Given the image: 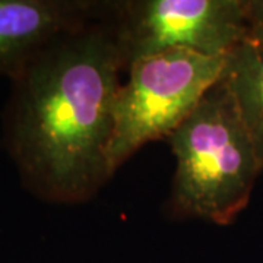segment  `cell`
Segmentation results:
<instances>
[{
	"mask_svg": "<svg viewBox=\"0 0 263 263\" xmlns=\"http://www.w3.org/2000/svg\"><path fill=\"white\" fill-rule=\"evenodd\" d=\"M167 141L176 158L173 212L216 226L234 222L249 205L263 165L222 78Z\"/></svg>",
	"mask_w": 263,
	"mask_h": 263,
	"instance_id": "obj_2",
	"label": "cell"
},
{
	"mask_svg": "<svg viewBox=\"0 0 263 263\" xmlns=\"http://www.w3.org/2000/svg\"><path fill=\"white\" fill-rule=\"evenodd\" d=\"M107 9L126 67L176 48L228 56L249 32L246 0H126Z\"/></svg>",
	"mask_w": 263,
	"mask_h": 263,
	"instance_id": "obj_4",
	"label": "cell"
},
{
	"mask_svg": "<svg viewBox=\"0 0 263 263\" xmlns=\"http://www.w3.org/2000/svg\"><path fill=\"white\" fill-rule=\"evenodd\" d=\"M249 29H263V0H246Z\"/></svg>",
	"mask_w": 263,
	"mask_h": 263,
	"instance_id": "obj_7",
	"label": "cell"
},
{
	"mask_svg": "<svg viewBox=\"0 0 263 263\" xmlns=\"http://www.w3.org/2000/svg\"><path fill=\"white\" fill-rule=\"evenodd\" d=\"M222 79L234 97L263 165V29H249L228 54Z\"/></svg>",
	"mask_w": 263,
	"mask_h": 263,
	"instance_id": "obj_6",
	"label": "cell"
},
{
	"mask_svg": "<svg viewBox=\"0 0 263 263\" xmlns=\"http://www.w3.org/2000/svg\"><path fill=\"white\" fill-rule=\"evenodd\" d=\"M228 56L176 48L127 66L129 79L114 100L111 174L148 142L167 139L221 81Z\"/></svg>",
	"mask_w": 263,
	"mask_h": 263,
	"instance_id": "obj_3",
	"label": "cell"
},
{
	"mask_svg": "<svg viewBox=\"0 0 263 263\" xmlns=\"http://www.w3.org/2000/svg\"><path fill=\"white\" fill-rule=\"evenodd\" d=\"M100 9L85 0H0V78L12 81L43 50Z\"/></svg>",
	"mask_w": 263,
	"mask_h": 263,
	"instance_id": "obj_5",
	"label": "cell"
},
{
	"mask_svg": "<svg viewBox=\"0 0 263 263\" xmlns=\"http://www.w3.org/2000/svg\"><path fill=\"white\" fill-rule=\"evenodd\" d=\"M123 67L113 28L98 12L10 81L3 146L29 193L76 205L113 177L108 154Z\"/></svg>",
	"mask_w": 263,
	"mask_h": 263,
	"instance_id": "obj_1",
	"label": "cell"
}]
</instances>
